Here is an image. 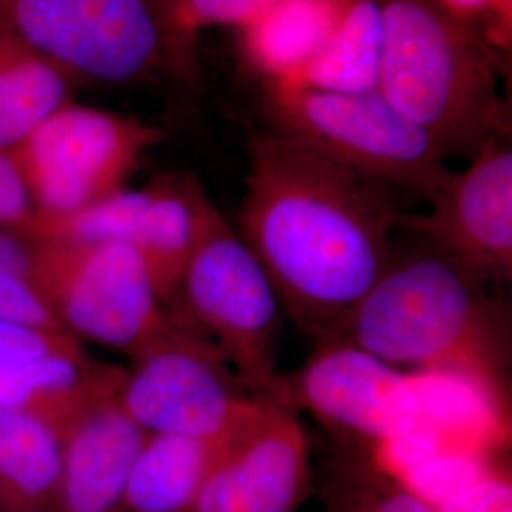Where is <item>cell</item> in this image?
<instances>
[{"instance_id": "obj_1", "label": "cell", "mask_w": 512, "mask_h": 512, "mask_svg": "<svg viewBox=\"0 0 512 512\" xmlns=\"http://www.w3.org/2000/svg\"><path fill=\"white\" fill-rule=\"evenodd\" d=\"M239 236L279 306L313 338L330 340L395 253L403 211L393 190L281 133L249 139Z\"/></svg>"}, {"instance_id": "obj_2", "label": "cell", "mask_w": 512, "mask_h": 512, "mask_svg": "<svg viewBox=\"0 0 512 512\" xmlns=\"http://www.w3.org/2000/svg\"><path fill=\"white\" fill-rule=\"evenodd\" d=\"M486 283L433 245L395 251L327 342L357 346L401 372H448L503 395L511 363L509 317Z\"/></svg>"}, {"instance_id": "obj_3", "label": "cell", "mask_w": 512, "mask_h": 512, "mask_svg": "<svg viewBox=\"0 0 512 512\" xmlns=\"http://www.w3.org/2000/svg\"><path fill=\"white\" fill-rule=\"evenodd\" d=\"M380 92L450 158L511 137L505 55L439 0H380Z\"/></svg>"}, {"instance_id": "obj_4", "label": "cell", "mask_w": 512, "mask_h": 512, "mask_svg": "<svg viewBox=\"0 0 512 512\" xmlns=\"http://www.w3.org/2000/svg\"><path fill=\"white\" fill-rule=\"evenodd\" d=\"M268 103L277 133L391 190L431 200L450 175L437 143L380 90L340 93L277 84L268 86Z\"/></svg>"}, {"instance_id": "obj_5", "label": "cell", "mask_w": 512, "mask_h": 512, "mask_svg": "<svg viewBox=\"0 0 512 512\" xmlns=\"http://www.w3.org/2000/svg\"><path fill=\"white\" fill-rule=\"evenodd\" d=\"M167 308L179 329L219 351L253 397H274L281 306L264 268L224 215L188 262Z\"/></svg>"}, {"instance_id": "obj_6", "label": "cell", "mask_w": 512, "mask_h": 512, "mask_svg": "<svg viewBox=\"0 0 512 512\" xmlns=\"http://www.w3.org/2000/svg\"><path fill=\"white\" fill-rule=\"evenodd\" d=\"M37 239L40 289L74 338L137 359L179 330L164 310L137 247Z\"/></svg>"}, {"instance_id": "obj_7", "label": "cell", "mask_w": 512, "mask_h": 512, "mask_svg": "<svg viewBox=\"0 0 512 512\" xmlns=\"http://www.w3.org/2000/svg\"><path fill=\"white\" fill-rule=\"evenodd\" d=\"M164 131L109 110L67 105L10 150L35 220L63 219L126 188Z\"/></svg>"}, {"instance_id": "obj_8", "label": "cell", "mask_w": 512, "mask_h": 512, "mask_svg": "<svg viewBox=\"0 0 512 512\" xmlns=\"http://www.w3.org/2000/svg\"><path fill=\"white\" fill-rule=\"evenodd\" d=\"M0 33L73 78L122 84L171 67L148 0H0Z\"/></svg>"}, {"instance_id": "obj_9", "label": "cell", "mask_w": 512, "mask_h": 512, "mask_svg": "<svg viewBox=\"0 0 512 512\" xmlns=\"http://www.w3.org/2000/svg\"><path fill=\"white\" fill-rule=\"evenodd\" d=\"M114 401L147 435L188 437L226 433L264 403L217 349L181 329L133 359Z\"/></svg>"}, {"instance_id": "obj_10", "label": "cell", "mask_w": 512, "mask_h": 512, "mask_svg": "<svg viewBox=\"0 0 512 512\" xmlns=\"http://www.w3.org/2000/svg\"><path fill=\"white\" fill-rule=\"evenodd\" d=\"M275 395L306 410L338 442L376 450L410 437L420 399L410 378L346 342L317 344L291 376H279Z\"/></svg>"}, {"instance_id": "obj_11", "label": "cell", "mask_w": 512, "mask_h": 512, "mask_svg": "<svg viewBox=\"0 0 512 512\" xmlns=\"http://www.w3.org/2000/svg\"><path fill=\"white\" fill-rule=\"evenodd\" d=\"M425 215H401V228L427 239L486 281L512 275L511 137L476 150L463 171H450Z\"/></svg>"}, {"instance_id": "obj_12", "label": "cell", "mask_w": 512, "mask_h": 512, "mask_svg": "<svg viewBox=\"0 0 512 512\" xmlns=\"http://www.w3.org/2000/svg\"><path fill=\"white\" fill-rule=\"evenodd\" d=\"M311 490L308 435L274 395L186 512H296Z\"/></svg>"}, {"instance_id": "obj_13", "label": "cell", "mask_w": 512, "mask_h": 512, "mask_svg": "<svg viewBox=\"0 0 512 512\" xmlns=\"http://www.w3.org/2000/svg\"><path fill=\"white\" fill-rule=\"evenodd\" d=\"M114 399L67 435L63 473L48 512H122L129 467L147 433Z\"/></svg>"}, {"instance_id": "obj_14", "label": "cell", "mask_w": 512, "mask_h": 512, "mask_svg": "<svg viewBox=\"0 0 512 512\" xmlns=\"http://www.w3.org/2000/svg\"><path fill=\"white\" fill-rule=\"evenodd\" d=\"M124 374V368L95 361L74 340L6 376L0 408L33 414L67 439L90 412L116 397Z\"/></svg>"}, {"instance_id": "obj_15", "label": "cell", "mask_w": 512, "mask_h": 512, "mask_svg": "<svg viewBox=\"0 0 512 512\" xmlns=\"http://www.w3.org/2000/svg\"><path fill=\"white\" fill-rule=\"evenodd\" d=\"M256 416L213 437L147 435L129 467L122 512L188 511L209 476L238 446Z\"/></svg>"}, {"instance_id": "obj_16", "label": "cell", "mask_w": 512, "mask_h": 512, "mask_svg": "<svg viewBox=\"0 0 512 512\" xmlns=\"http://www.w3.org/2000/svg\"><path fill=\"white\" fill-rule=\"evenodd\" d=\"M148 184L150 202L135 247L145 258L156 294L167 311L188 262L222 213L194 175L169 173Z\"/></svg>"}, {"instance_id": "obj_17", "label": "cell", "mask_w": 512, "mask_h": 512, "mask_svg": "<svg viewBox=\"0 0 512 512\" xmlns=\"http://www.w3.org/2000/svg\"><path fill=\"white\" fill-rule=\"evenodd\" d=\"M346 0H274L241 27L247 63L268 86L294 84L329 42Z\"/></svg>"}, {"instance_id": "obj_18", "label": "cell", "mask_w": 512, "mask_h": 512, "mask_svg": "<svg viewBox=\"0 0 512 512\" xmlns=\"http://www.w3.org/2000/svg\"><path fill=\"white\" fill-rule=\"evenodd\" d=\"M65 463V439L37 416L0 408V512H48Z\"/></svg>"}, {"instance_id": "obj_19", "label": "cell", "mask_w": 512, "mask_h": 512, "mask_svg": "<svg viewBox=\"0 0 512 512\" xmlns=\"http://www.w3.org/2000/svg\"><path fill=\"white\" fill-rule=\"evenodd\" d=\"M71 74L0 33V150L19 147L35 129L71 105Z\"/></svg>"}, {"instance_id": "obj_20", "label": "cell", "mask_w": 512, "mask_h": 512, "mask_svg": "<svg viewBox=\"0 0 512 512\" xmlns=\"http://www.w3.org/2000/svg\"><path fill=\"white\" fill-rule=\"evenodd\" d=\"M384 19L380 0H346L329 42L294 86L361 93L380 88Z\"/></svg>"}, {"instance_id": "obj_21", "label": "cell", "mask_w": 512, "mask_h": 512, "mask_svg": "<svg viewBox=\"0 0 512 512\" xmlns=\"http://www.w3.org/2000/svg\"><path fill=\"white\" fill-rule=\"evenodd\" d=\"M317 488L325 512H442L393 475L376 450L338 440L321 458Z\"/></svg>"}, {"instance_id": "obj_22", "label": "cell", "mask_w": 512, "mask_h": 512, "mask_svg": "<svg viewBox=\"0 0 512 512\" xmlns=\"http://www.w3.org/2000/svg\"><path fill=\"white\" fill-rule=\"evenodd\" d=\"M37 243L31 232L0 228V319L40 332H67L40 289Z\"/></svg>"}, {"instance_id": "obj_23", "label": "cell", "mask_w": 512, "mask_h": 512, "mask_svg": "<svg viewBox=\"0 0 512 512\" xmlns=\"http://www.w3.org/2000/svg\"><path fill=\"white\" fill-rule=\"evenodd\" d=\"M274 0H175L165 38L171 67L188 73L198 33L213 25L245 27Z\"/></svg>"}, {"instance_id": "obj_24", "label": "cell", "mask_w": 512, "mask_h": 512, "mask_svg": "<svg viewBox=\"0 0 512 512\" xmlns=\"http://www.w3.org/2000/svg\"><path fill=\"white\" fill-rule=\"evenodd\" d=\"M74 340L67 332H40L0 319V382L21 366L29 365Z\"/></svg>"}, {"instance_id": "obj_25", "label": "cell", "mask_w": 512, "mask_h": 512, "mask_svg": "<svg viewBox=\"0 0 512 512\" xmlns=\"http://www.w3.org/2000/svg\"><path fill=\"white\" fill-rule=\"evenodd\" d=\"M459 21L473 27L494 48L509 54L512 40V0H439Z\"/></svg>"}, {"instance_id": "obj_26", "label": "cell", "mask_w": 512, "mask_h": 512, "mask_svg": "<svg viewBox=\"0 0 512 512\" xmlns=\"http://www.w3.org/2000/svg\"><path fill=\"white\" fill-rule=\"evenodd\" d=\"M35 209L10 152L0 150V228L33 234Z\"/></svg>"}, {"instance_id": "obj_27", "label": "cell", "mask_w": 512, "mask_h": 512, "mask_svg": "<svg viewBox=\"0 0 512 512\" xmlns=\"http://www.w3.org/2000/svg\"><path fill=\"white\" fill-rule=\"evenodd\" d=\"M442 512H512L509 478H484L467 490L452 495Z\"/></svg>"}, {"instance_id": "obj_28", "label": "cell", "mask_w": 512, "mask_h": 512, "mask_svg": "<svg viewBox=\"0 0 512 512\" xmlns=\"http://www.w3.org/2000/svg\"><path fill=\"white\" fill-rule=\"evenodd\" d=\"M150 4H152V8L156 10V14H158V18L162 21V25H164V33L165 29H167V21H169V16H171V10H173V4H175V0H148ZM167 40V38H165Z\"/></svg>"}]
</instances>
